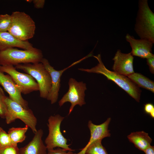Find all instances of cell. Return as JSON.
Wrapping results in <instances>:
<instances>
[{"mask_svg": "<svg viewBox=\"0 0 154 154\" xmlns=\"http://www.w3.org/2000/svg\"><path fill=\"white\" fill-rule=\"evenodd\" d=\"M4 101L7 108L5 117L7 124H9L16 119H19L30 127L34 134L37 132V119L31 109L24 108L9 97L6 96Z\"/></svg>", "mask_w": 154, "mask_h": 154, "instance_id": "obj_5", "label": "cell"}, {"mask_svg": "<svg viewBox=\"0 0 154 154\" xmlns=\"http://www.w3.org/2000/svg\"><path fill=\"white\" fill-rule=\"evenodd\" d=\"M26 1L28 2H31L33 0H26Z\"/></svg>", "mask_w": 154, "mask_h": 154, "instance_id": "obj_30", "label": "cell"}, {"mask_svg": "<svg viewBox=\"0 0 154 154\" xmlns=\"http://www.w3.org/2000/svg\"><path fill=\"white\" fill-rule=\"evenodd\" d=\"M11 145H13L8 134L1 127H0V148H3Z\"/></svg>", "mask_w": 154, "mask_h": 154, "instance_id": "obj_22", "label": "cell"}, {"mask_svg": "<svg viewBox=\"0 0 154 154\" xmlns=\"http://www.w3.org/2000/svg\"><path fill=\"white\" fill-rule=\"evenodd\" d=\"M102 139L97 140L92 143L85 149L84 154H108L102 144Z\"/></svg>", "mask_w": 154, "mask_h": 154, "instance_id": "obj_20", "label": "cell"}, {"mask_svg": "<svg viewBox=\"0 0 154 154\" xmlns=\"http://www.w3.org/2000/svg\"><path fill=\"white\" fill-rule=\"evenodd\" d=\"M111 120V118H108L104 123L99 125H95L91 121L89 120L88 126L90 133V140L85 147L81 149V150L79 152L74 154H84L85 150L92 143L97 140L102 139L105 137H110L111 134L108 127Z\"/></svg>", "mask_w": 154, "mask_h": 154, "instance_id": "obj_14", "label": "cell"}, {"mask_svg": "<svg viewBox=\"0 0 154 154\" xmlns=\"http://www.w3.org/2000/svg\"><path fill=\"white\" fill-rule=\"evenodd\" d=\"M139 87H141L154 92V82L142 74L134 73L127 77Z\"/></svg>", "mask_w": 154, "mask_h": 154, "instance_id": "obj_18", "label": "cell"}, {"mask_svg": "<svg viewBox=\"0 0 154 154\" xmlns=\"http://www.w3.org/2000/svg\"><path fill=\"white\" fill-rule=\"evenodd\" d=\"M72 151L67 152L64 149L58 147L56 149L48 150L47 154H74Z\"/></svg>", "mask_w": 154, "mask_h": 154, "instance_id": "obj_25", "label": "cell"}, {"mask_svg": "<svg viewBox=\"0 0 154 154\" xmlns=\"http://www.w3.org/2000/svg\"><path fill=\"white\" fill-rule=\"evenodd\" d=\"M68 84V90L59 101L58 104L60 107L67 102L71 103L68 114L69 115L75 106L78 105L81 107L86 104L85 92L87 88L85 83L82 81L78 82L72 78L69 79Z\"/></svg>", "mask_w": 154, "mask_h": 154, "instance_id": "obj_9", "label": "cell"}, {"mask_svg": "<svg viewBox=\"0 0 154 154\" xmlns=\"http://www.w3.org/2000/svg\"><path fill=\"white\" fill-rule=\"evenodd\" d=\"M11 22L8 32L18 40L28 41L32 38L36 29L35 23L29 15L16 11L11 15Z\"/></svg>", "mask_w": 154, "mask_h": 154, "instance_id": "obj_4", "label": "cell"}, {"mask_svg": "<svg viewBox=\"0 0 154 154\" xmlns=\"http://www.w3.org/2000/svg\"><path fill=\"white\" fill-rule=\"evenodd\" d=\"M82 60V59H81L74 62L68 67L63 70H57L51 66L47 59L43 58L42 59L41 62L43 64L44 68L48 71L51 78V88L46 99L50 101L51 104L55 103L58 100V92L60 86V78L62 73L67 69Z\"/></svg>", "mask_w": 154, "mask_h": 154, "instance_id": "obj_10", "label": "cell"}, {"mask_svg": "<svg viewBox=\"0 0 154 154\" xmlns=\"http://www.w3.org/2000/svg\"><path fill=\"white\" fill-rule=\"evenodd\" d=\"M64 119V117L59 114L49 117L47 124L49 133L45 141L48 150L58 147L67 151H74L69 147L70 145L67 144V140L60 131V124Z\"/></svg>", "mask_w": 154, "mask_h": 154, "instance_id": "obj_7", "label": "cell"}, {"mask_svg": "<svg viewBox=\"0 0 154 154\" xmlns=\"http://www.w3.org/2000/svg\"><path fill=\"white\" fill-rule=\"evenodd\" d=\"M6 96L3 89L0 87V117L5 119L7 112V108L4 99Z\"/></svg>", "mask_w": 154, "mask_h": 154, "instance_id": "obj_23", "label": "cell"}, {"mask_svg": "<svg viewBox=\"0 0 154 154\" xmlns=\"http://www.w3.org/2000/svg\"><path fill=\"white\" fill-rule=\"evenodd\" d=\"M15 67L31 75L38 85L40 97L46 99L51 88V79L43 64L41 62L21 64L15 66Z\"/></svg>", "mask_w": 154, "mask_h": 154, "instance_id": "obj_6", "label": "cell"}, {"mask_svg": "<svg viewBox=\"0 0 154 154\" xmlns=\"http://www.w3.org/2000/svg\"><path fill=\"white\" fill-rule=\"evenodd\" d=\"M147 59V62L151 72L152 74L154 73V55Z\"/></svg>", "mask_w": 154, "mask_h": 154, "instance_id": "obj_27", "label": "cell"}, {"mask_svg": "<svg viewBox=\"0 0 154 154\" xmlns=\"http://www.w3.org/2000/svg\"><path fill=\"white\" fill-rule=\"evenodd\" d=\"M144 110L146 113L148 114L152 118H154V106L151 103H148L144 105Z\"/></svg>", "mask_w": 154, "mask_h": 154, "instance_id": "obj_26", "label": "cell"}, {"mask_svg": "<svg viewBox=\"0 0 154 154\" xmlns=\"http://www.w3.org/2000/svg\"><path fill=\"white\" fill-rule=\"evenodd\" d=\"M127 137L137 148L143 151L151 145L152 141L148 134L143 131L132 132Z\"/></svg>", "mask_w": 154, "mask_h": 154, "instance_id": "obj_17", "label": "cell"}, {"mask_svg": "<svg viewBox=\"0 0 154 154\" xmlns=\"http://www.w3.org/2000/svg\"><path fill=\"white\" fill-rule=\"evenodd\" d=\"M134 29L140 39L154 43V13L147 0H139Z\"/></svg>", "mask_w": 154, "mask_h": 154, "instance_id": "obj_2", "label": "cell"}, {"mask_svg": "<svg viewBox=\"0 0 154 154\" xmlns=\"http://www.w3.org/2000/svg\"><path fill=\"white\" fill-rule=\"evenodd\" d=\"M43 57L42 51L36 48L23 50L11 48L0 51V65L16 66L22 63L40 62Z\"/></svg>", "mask_w": 154, "mask_h": 154, "instance_id": "obj_3", "label": "cell"}, {"mask_svg": "<svg viewBox=\"0 0 154 154\" xmlns=\"http://www.w3.org/2000/svg\"><path fill=\"white\" fill-rule=\"evenodd\" d=\"M125 38L131 46V52L133 56L147 59L154 55L152 53L153 43L145 39H135L129 34L126 35Z\"/></svg>", "mask_w": 154, "mask_h": 154, "instance_id": "obj_13", "label": "cell"}, {"mask_svg": "<svg viewBox=\"0 0 154 154\" xmlns=\"http://www.w3.org/2000/svg\"><path fill=\"white\" fill-rule=\"evenodd\" d=\"M11 22V15L0 14V32L8 31Z\"/></svg>", "mask_w": 154, "mask_h": 154, "instance_id": "obj_21", "label": "cell"}, {"mask_svg": "<svg viewBox=\"0 0 154 154\" xmlns=\"http://www.w3.org/2000/svg\"><path fill=\"white\" fill-rule=\"evenodd\" d=\"M34 7L37 9L42 8L43 7L45 1L44 0H33L32 1Z\"/></svg>", "mask_w": 154, "mask_h": 154, "instance_id": "obj_28", "label": "cell"}, {"mask_svg": "<svg viewBox=\"0 0 154 154\" xmlns=\"http://www.w3.org/2000/svg\"><path fill=\"white\" fill-rule=\"evenodd\" d=\"M14 47L27 50H33L35 48L28 41L19 40L8 32H0V51Z\"/></svg>", "mask_w": 154, "mask_h": 154, "instance_id": "obj_16", "label": "cell"}, {"mask_svg": "<svg viewBox=\"0 0 154 154\" xmlns=\"http://www.w3.org/2000/svg\"><path fill=\"white\" fill-rule=\"evenodd\" d=\"M143 151L145 154H154V147L150 145Z\"/></svg>", "mask_w": 154, "mask_h": 154, "instance_id": "obj_29", "label": "cell"}, {"mask_svg": "<svg viewBox=\"0 0 154 154\" xmlns=\"http://www.w3.org/2000/svg\"><path fill=\"white\" fill-rule=\"evenodd\" d=\"M0 84L9 95V97L23 107L29 109L28 102L21 95V93L12 77L9 74L5 75L0 70Z\"/></svg>", "mask_w": 154, "mask_h": 154, "instance_id": "obj_12", "label": "cell"}, {"mask_svg": "<svg viewBox=\"0 0 154 154\" xmlns=\"http://www.w3.org/2000/svg\"><path fill=\"white\" fill-rule=\"evenodd\" d=\"M133 59L131 52L124 53L118 49L112 59L114 61L112 69L117 73L128 77L134 73Z\"/></svg>", "mask_w": 154, "mask_h": 154, "instance_id": "obj_11", "label": "cell"}, {"mask_svg": "<svg viewBox=\"0 0 154 154\" xmlns=\"http://www.w3.org/2000/svg\"><path fill=\"white\" fill-rule=\"evenodd\" d=\"M0 154H19V148L17 145L0 148Z\"/></svg>", "mask_w": 154, "mask_h": 154, "instance_id": "obj_24", "label": "cell"}, {"mask_svg": "<svg viewBox=\"0 0 154 154\" xmlns=\"http://www.w3.org/2000/svg\"><path fill=\"white\" fill-rule=\"evenodd\" d=\"M28 127L25 125L23 127H12L9 129L8 133L13 145H17L18 143L22 142L25 140L26 137L25 134Z\"/></svg>", "mask_w": 154, "mask_h": 154, "instance_id": "obj_19", "label": "cell"}, {"mask_svg": "<svg viewBox=\"0 0 154 154\" xmlns=\"http://www.w3.org/2000/svg\"><path fill=\"white\" fill-rule=\"evenodd\" d=\"M93 56L98 61L96 66L91 69L80 68L78 69L87 72L103 75L108 80L114 82L137 102H139L141 90L137 85L127 77L108 69L102 61L100 54Z\"/></svg>", "mask_w": 154, "mask_h": 154, "instance_id": "obj_1", "label": "cell"}, {"mask_svg": "<svg viewBox=\"0 0 154 154\" xmlns=\"http://www.w3.org/2000/svg\"><path fill=\"white\" fill-rule=\"evenodd\" d=\"M43 134L42 129L38 130L32 139L28 144L19 148V154H47V148L42 139Z\"/></svg>", "mask_w": 154, "mask_h": 154, "instance_id": "obj_15", "label": "cell"}, {"mask_svg": "<svg viewBox=\"0 0 154 154\" xmlns=\"http://www.w3.org/2000/svg\"><path fill=\"white\" fill-rule=\"evenodd\" d=\"M0 70L9 75L17 85L21 93L27 94L39 91L38 85L30 75L19 72L13 65H0Z\"/></svg>", "mask_w": 154, "mask_h": 154, "instance_id": "obj_8", "label": "cell"}]
</instances>
